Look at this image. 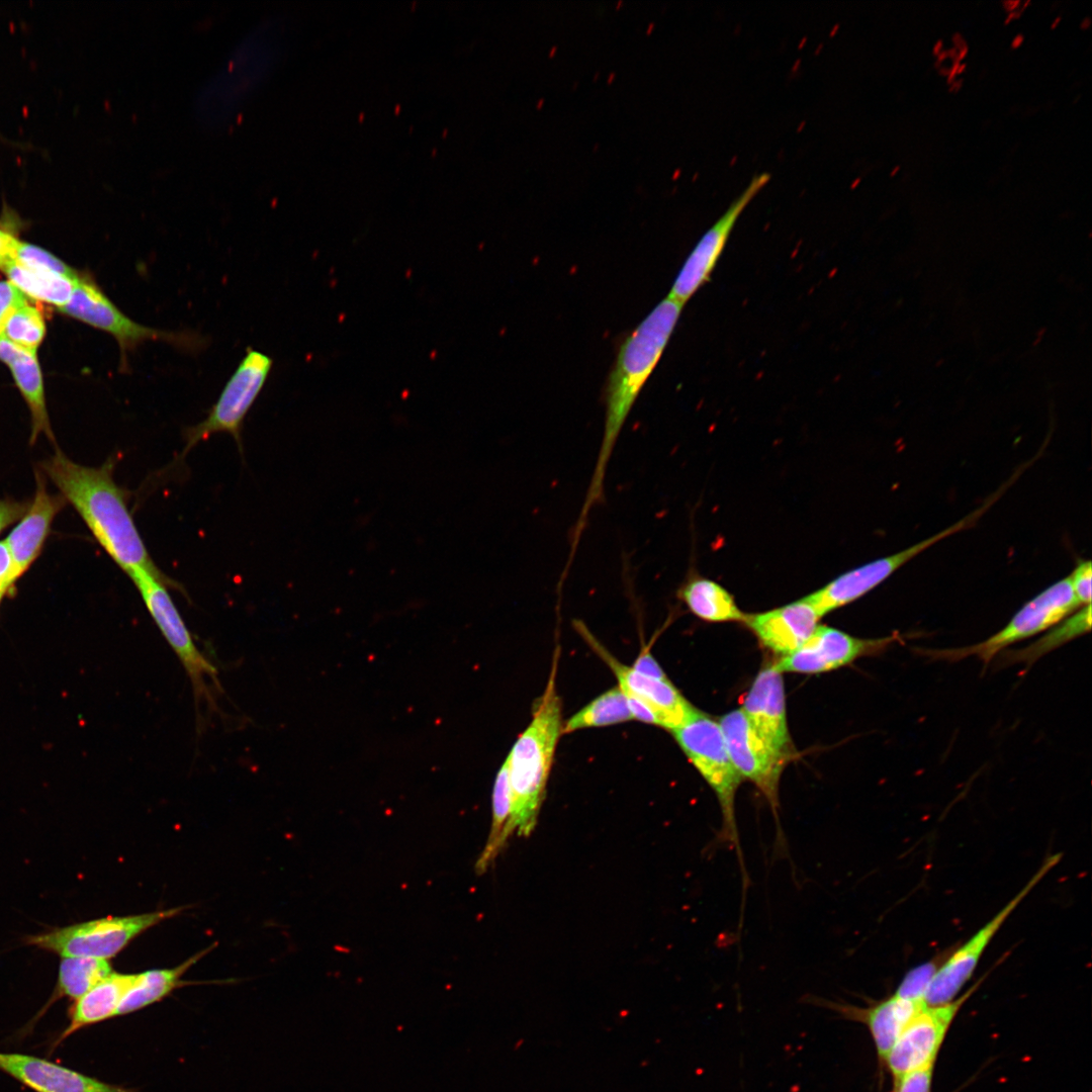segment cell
<instances>
[{"label": "cell", "instance_id": "obj_1", "mask_svg": "<svg viewBox=\"0 0 1092 1092\" xmlns=\"http://www.w3.org/2000/svg\"><path fill=\"white\" fill-rule=\"evenodd\" d=\"M116 462L117 457L112 455L99 467L84 466L58 449L40 466L129 578L140 572L167 577L153 561L133 521L128 508L130 491L114 480Z\"/></svg>", "mask_w": 1092, "mask_h": 1092}, {"label": "cell", "instance_id": "obj_2", "mask_svg": "<svg viewBox=\"0 0 1092 1092\" xmlns=\"http://www.w3.org/2000/svg\"><path fill=\"white\" fill-rule=\"evenodd\" d=\"M684 304L667 296L622 343L606 388L603 439L573 536L579 538L594 506L604 499L610 457L641 389L656 367L672 335Z\"/></svg>", "mask_w": 1092, "mask_h": 1092}, {"label": "cell", "instance_id": "obj_3", "mask_svg": "<svg viewBox=\"0 0 1092 1092\" xmlns=\"http://www.w3.org/2000/svg\"><path fill=\"white\" fill-rule=\"evenodd\" d=\"M533 716L506 759L511 790L510 833L528 836L534 830L556 745L562 730L561 701L556 692L557 655Z\"/></svg>", "mask_w": 1092, "mask_h": 1092}, {"label": "cell", "instance_id": "obj_4", "mask_svg": "<svg viewBox=\"0 0 1092 1092\" xmlns=\"http://www.w3.org/2000/svg\"><path fill=\"white\" fill-rule=\"evenodd\" d=\"M670 732L718 799L722 812V840L739 848L735 797L743 780L731 761L719 723L695 708Z\"/></svg>", "mask_w": 1092, "mask_h": 1092}, {"label": "cell", "instance_id": "obj_5", "mask_svg": "<svg viewBox=\"0 0 1092 1092\" xmlns=\"http://www.w3.org/2000/svg\"><path fill=\"white\" fill-rule=\"evenodd\" d=\"M150 616L163 637L176 653L191 682L196 708L204 703L209 709L215 707L211 686L219 692L217 669L196 646L185 625L168 587L184 593L183 587L171 577H161L140 572L131 578Z\"/></svg>", "mask_w": 1092, "mask_h": 1092}, {"label": "cell", "instance_id": "obj_6", "mask_svg": "<svg viewBox=\"0 0 1092 1092\" xmlns=\"http://www.w3.org/2000/svg\"><path fill=\"white\" fill-rule=\"evenodd\" d=\"M58 310L111 335L119 346L121 372L129 370L128 353L148 341L165 342L190 352L202 349L205 342L194 333L161 331L132 321L87 275L79 277L70 300Z\"/></svg>", "mask_w": 1092, "mask_h": 1092}, {"label": "cell", "instance_id": "obj_7", "mask_svg": "<svg viewBox=\"0 0 1092 1092\" xmlns=\"http://www.w3.org/2000/svg\"><path fill=\"white\" fill-rule=\"evenodd\" d=\"M1082 606L1073 593L1069 575L1039 593L1026 603L1008 624L977 644L958 648H915L919 655L934 660L956 662L968 656H977L985 665L1009 645L1029 638L1054 627Z\"/></svg>", "mask_w": 1092, "mask_h": 1092}, {"label": "cell", "instance_id": "obj_8", "mask_svg": "<svg viewBox=\"0 0 1092 1092\" xmlns=\"http://www.w3.org/2000/svg\"><path fill=\"white\" fill-rule=\"evenodd\" d=\"M183 908H172L131 916L104 917L76 923L24 937L28 945L60 954L62 958L108 960L148 928L177 915Z\"/></svg>", "mask_w": 1092, "mask_h": 1092}, {"label": "cell", "instance_id": "obj_9", "mask_svg": "<svg viewBox=\"0 0 1092 1092\" xmlns=\"http://www.w3.org/2000/svg\"><path fill=\"white\" fill-rule=\"evenodd\" d=\"M272 366L273 360L268 355L247 349L207 417L184 431L186 442L181 458L199 442L222 432L231 434L242 450L241 433L245 418L262 391Z\"/></svg>", "mask_w": 1092, "mask_h": 1092}, {"label": "cell", "instance_id": "obj_10", "mask_svg": "<svg viewBox=\"0 0 1092 1092\" xmlns=\"http://www.w3.org/2000/svg\"><path fill=\"white\" fill-rule=\"evenodd\" d=\"M1062 853L1049 855L1020 891L962 945L950 949L938 967L925 996L927 1005L947 1003L961 995L994 936L1039 884L1060 862Z\"/></svg>", "mask_w": 1092, "mask_h": 1092}, {"label": "cell", "instance_id": "obj_11", "mask_svg": "<svg viewBox=\"0 0 1092 1092\" xmlns=\"http://www.w3.org/2000/svg\"><path fill=\"white\" fill-rule=\"evenodd\" d=\"M994 503L995 498L991 497L982 507L935 535L902 551L876 559L842 573L822 588L805 597L806 600L814 607L820 617L856 601L925 549L948 536L972 527Z\"/></svg>", "mask_w": 1092, "mask_h": 1092}, {"label": "cell", "instance_id": "obj_12", "mask_svg": "<svg viewBox=\"0 0 1092 1092\" xmlns=\"http://www.w3.org/2000/svg\"><path fill=\"white\" fill-rule=\"evenodd\" d=\"M985 977L980 978L954 1000L937 1005L926 1004L911 1018L883 1065L888 1068L894 1080L916 1069L935 1064L954 1018Z\"/></svg>", "mask_w": 1092, "mask_h": 1092}, {"label": "cell", "instance_id": "obj_13", "mask_svg": "<svg viewBox=\"0 0 1092 1092\" xmlns=\"http://www.w3.org/2000/svg\"><path fill=\"white\" fill-rule=\"evenodd\" d=\"M718 723L735 769L742 780L752 782L776 810L779 782L788 757L760 736L741 709L726 713Z\"/></svg>", "mask_w": 1092, "mask_h": 1092}, {"label": "cell", "instance_id": "obj_14", "mask_svg": "<svg viewBox=\"0 0 1092 1092\" xmlns=\"http://www.w3.org/2000/svg\"><path fill=\"white\" fill-rule=\"evenodd\" d=\"M903 639L904 636L899 633L884 638L862 639L832 627L818 625L798 649L782 656L775 666L782 673H820L846 665L860 656L879 654Z\"/></svg>", "mask_w": 1092, "mask_h": 1092}, {"label": "cell", "instance_id": "obj_15", "mask_svg": "<svg viewBox=\"0 0 1092 1092\" xmlns=\"http://www.w3.org/2000/svg\"><path fill=\"white\" fill-rule=\"evenodd\" d=\"M769 179L767 173L752 177L740 195L702 236L681 266L667 296L685 304L709 281L738 217Z\"/></svg>", "mask_w": 1092, "mask_h": 1092}, {"label": "cell", "instance_id": "obj_16", "mask_svg": "<svg viewBox=\"0 0 1092 1092\" xmlns=\"http://www.w3.org/2000/svg\"><path fill=\"white\" fill-rule=\"evenodd\" d=\"M575 625L589 646L612 669L622 692L649 706L656 714L660 727L671 731L695 710L669 679L649 677L621 663L596 640L582 623Z\"/></svg>", "mask_w": 1092, "mask_h": 1092}, {"label": "cell", "instance_id": "obj_17", "mask_svg": "<svg viewBox=\"0 0 1092 1092\" xmlns=\"http://www.w3.org/2000/svg\"><path fill=\"white\" fill-rule=\"evenodd\" d=\"M0 1072L34 1092H139L25 1054L0 1052Z\"/></svg>", "mask_w": 1092, "mask_h": 1092}, {"label": "cell", "instance_id": "obj_18", "mask_svg": "<svg viewBox=\"0 0 1092 1092\" xmlns=\"http://www.w3.org/2000/svg\"><path fill=\"white\" fill-rule=\"evenodd\" d=\"M741 710L754 729L776 750L787 757L792 755L784 679L775 664L759 670L744 698Z\"/></svg>", "mask_w": 1092, "mask_h": 1092}, {"label": "cell", "instance_id": "obj_19", "mask_svg": "<svg viewBox=\"0 0 1092 1092\" xmlns=\"http://www.w3.org/2000/svg\"><path fill=\"white\" fill-rule=\"evenodd\" d=\"M814 1002L835 1011L845 1019L864 1024L872 1035L882 1066L907 1023L926 1005L925 1001L905 999L896 994L866 1007L817 998Z\"/></svg>", "mask_w": 1092, "mask_h": 1092}, {"label": "cell", "instance_id": "obj_20", "mask_svg": "<svg viewBox=\"0 0 1092 1092\" xmlns=\"http://www.w3.org/2000/svg\"><path fill=\"white\" fill-rule=\"evenodd\" d=\"M820 615L806 600L746 615L744 623L761 644L782 656L798 649L816 630Z\"/></svg>", "mask_w": 1092, "mask_h": 1092}, {"label": "cell", "instance_id": "obj_21", "mask_svg": "<svg viewBox=\"0 0 1092 1092\" xmlns=\"http://www.w3.org/2000/svg\"><path fill=\"white\" fill-rule=\"evenodd\" d=\"M35 480L36 488L32 503L4 540L20 575L40 554L54 518L67 503L61 494L54 495L48 492L40 471H36Z\"/></svg>", "mask_w": 1092, "mask_h": 1092}, {"label": "cell", "instance_id": "obj_22", "mask_svg": "<svg viewBox=\"0 0 1092 1092\" xmlns=\"http://www.w3.org/2000/svg\"><path fill=\"white\" fill-rule=\"evenodd\" d=\"M0 361L9 368L28 406L31 417L30 444L32 445L40 434L55 442L37 354L21 349L1 336Z\"/></svg>", "mask_w": 1092, "mask_h": 1092}, {"label": "cell", "instance_id": "obj_23", "mask_svg": "<svg viewBox=\"0 0 1092 1092\" xmlns=\"http://www.w3.org/2000/svg\"><path fill=\"white\" fill-rule=\"evenodd\" d=\"M136 974L110 973L69 1008V1023L52 1042V1050L77 1031L116 1016L118 1006Z\"/></svg>", "mask_w": 1092, "mask_h": 1092}, {"label": "cell", "instance_id": "obj_24", "mask_svg": "<svg viewBox=\"0 0 1092 1092\" xmlns=\"http://www.w3.org/2000/svg\"><path fill=\"white\" fill-rule=\"evenodd\" d=\"M677 596L691 613L707 622H743L746 616L726 588L697 573L687 578Z\"/></svg>", "mask_w": 1092, "mask_h": 1092}, {"label": "cell", "instance_id": "obj_25", "mask_svg": "<svg viewBox=\"0 0 1092 1092\" xmlns=\"http://www.w3.org/2000/svg\"><path fill=\"white\" fill-rule=\"evenodd\" d=\"M0 271L27 298L46 302L58 309L68 303L75 284L80 277L72 279L58 273L23 265L13 259L9 260Z\"/></svg>", "mask_w": 1092, "mask_h": 1092}, {"label": "cell", "instance_id": "obj_26", "mask_svg": "<svg viewBox=\"0 0 1092 1092\" xmlns=\"http://www.w3.org/2000/svg\"><path fill=\"white\" fill-rule=\"evenodd\" d=\"M209 949L194 954L175 968L136 974L133 984L120 1001L116 1016L130 1014L163 1000L180 985L185 984L181 981L182 976Z\"/></svg>", "mask_w": 1092, "mask_h": 1092}, {"label": "cell", "instance_id": "obj_27", "mask_svg": "<svg viewBox=\"0 0 1092 1092\" xmlns=\"http://www.w3.org/2000/svg\"><path fill=\"white\" fill-rule=\"evenodd\" d=\"M112 972L111 965L104 959L63 958L59 967L57 984L51 997L25 1028L31 1029L33 1024L60 999L69 998L73 1001L78 999Z\"/></svg>", "mask_w": 1092, "mask_h": 1092}, {"label": "cell", "instance_id": "obj_28", "mask_svg": "<svg viewBox=\"0 0 1092 1092\" xmlns=\"http://www.w3.org/2000/svg\"><path fill=\"white\" fill-rule=\"evenodd\" d=\"M1091 630V604L1082 606L1062 620L1043 637L1022 649L1004 651L998 660L1001 666L1017 662L1033 664L1045 653Z\"/></svg>", "mask_w": 1092, "mask_h": 1092}, {"label": "cell", "instance_id": "obj_29", "mask_svg": "<svg viewBox=\"0 0 1092 1092\" xmlns=\"http://www.w3.org/2000/svg\"><path fill=\"white\" fill-rule=\"evenodd\" d=\"M633 720L626 696L617 686L603 693L562 724L561 734Z\"/></svg>", "mask_w": 1092, "mask_h": 1092}, {"label": "cell", "instance_id": "obj_30", "mask_svg": "<svg viewBox=\"0 0 1092 1092\" xmlns=\"http://www.w3.org/2000/svg\"><path fill=\"white\" fill-rule=\"evenodd\" d=\"M512 812L511 790L508 766L505 761L500 766L492 790V823L485 844L476 862L477 872L483 873L493 862L511 833L509 830Z\"/></svg>", "mask_w": 1092, "mask_h": 1092}, {"label": "cell", "instance_id": "obj_31", "mask_svg": "<svg viewBox=\"0 0 1092 1092\" xmlns=\"http://www.w3.org/2000/svg\"><path fill=\"white\" fill-rule=\"evenodd\" d=\"M46 333L47 326L42 313L27 300L8 316L2 337L23 350L37 354Z\"/></svg>", "mask_w": 1092, "mask_h": 1092}, {"label": "cell", "instance_id": "obj_32", "mask_svg": "<svg viewBox=\"0 0 1092 1092\" xmlns=\"http://www.w3.org/2000/svg\"><path fill=\"white\" fill-rule=\"evenodd\" d=\"M12 259L23 265L58 273L72 279H77L80 276L75 269L49 251L21 241L17 237L13 244Z\"/></svg>", "mask_w": 1092, "mask_h": 1092}, {"label": "cell", "instance_id": "obj_33", "mask_svg": "<svg viewBox=\"0 0 1092 1092\" xmlns=\"http://www.w3.org/2000/svg\"><path fill=\"white\" fill-rule=\"evenodd\" d=\"M949 950H947L946 954H939L931 961L920 964L909 970L901 980L894 994L905 999L925 1001V996L931 981Z\"/></svg>", "mask_w": 1092, "mask_h": 1092}, {"label": "cell", "instance_id": "obj_34", "mask_svg": "<svg viewBox=\"0 0 1092 1092\" xmlns=\"http://www.w3.org/2000/svg\"><path fill=\"white\" fill-rule=\"evenodd\" d=\"M934 1065H927L895 1079L893 1092H931Z\"/></svg>", "mask_w": 1092, "mask_h": 1092}, {"label": "cell", "instance_id": "obj_35", "mask_svg": "<svg viewBox=\"0 0 1092 1092\" xmlns=\"http://www.w3.org/2000/svg\"><path fill=\"white\" fill-rule=\"evenodd\" d=\"M1091 577L1090 560L1080 561L1069 575L1073 593L1081 606L1091 604Z\"/></svg>", "mask_w": 1092, "mask_h": 1092}, {"label": "cell", "instance_id": "obj_36", "mask_svg": "<svg viewBox=\"0 0 1092 1092\" xmlns=\"http://www.w3.org/2000/svg\"><path fill=\"white\" fill-rule=\"evenodd\" d=\"M28 298L8 280L0 281V337L11 312Z\"/></svg>", "mask_w": 1092, "mask_h": 1092}, {"label": "cell", "instance_id": "obj_37", "mask_svg": "<svg viewBox=\"0 0 1092 1092\" xmlns=\"http://www.w3.org/2000/svg\"><path fill=\"white\" fill-rule=\"evenodd\" d=\"M20 576L5 541L0 542V589L9 594Z\"/></svg>", "mask_w": 1092, "mask_h": 1092}, {"label": "cell", "instance_id": "obj_38", "mask_svg": "<svg viewBox=\"0 0 1092 1092\" xmlns=\"http://www.w3.org/2000/svg\"><path fill=\"white\" fill-rule=\"evenodd\" d=\"M29 505L27 502L0 498V533L8 526L19 521L29 508Z\"/></svg>", "mask_w": 1092, "mask_h": 1092}, {"label": "cell", "instance_id": "obj_39", "mask_svg": "<svg viewBox=\"0 0 1092 1092\" xmlns=\"http://www.w3.org/2000/svg\"><path fill=\"white\" fill-rule=\"evenodd\" d=\"M631 667L634 668L635 670H637L638 672H640V673H642V674H644L646 676H649V677H653V678H657V679H661V680H668L669 679L667 677V675L665 674V672L663 671V669L659 666L657 661L647 651L641 653L636 658V660L634 661V663H633V665Z\"/></svg>", "mask_w": 1092, "mask_h": 1092}, {"label": "cell", "instance_id": "obj_40", "mask_svg": "<svg viewBox=\"0 0 1092 1092\" xmlns=\"http://www.w3.org/2000/svg\"><path fill=\"white\" fill-rule=\"evenodd\" d=\"M16 237L0 228V269L12 259L13 244Z\"/></svg>", "mask_w": 1092, "mask_h": 1092}, {"label": "cell", "instance_id": "obj_41", "mask_svg": "<svg viewBox=\"0 0 1092 1092\" xmlns=\"http://www.w3.org/2000/svg\"><path fill=\"white\" fill-rule=\"evenodd\" d=\"M1004 5L1006 6V9L1013 10V9L1017 8L1018 5H1020V2L1019 1H1008V2H1005Z\"/></svg>", "mask_w": 1092, "mask_h": 1092}, {"label": "cell", "instance_id": "obj_42", "mask_svg": "<svg viewBox=\"0 0 1092 1092\" xmlns=\"http://www.w3.org/2000/svg\"><path fill=\"white\" fill-rule=\"evenodd\" d=\"M1022 41H1023V36L1021 34H1018V35H1016L1014 37L1011 46H1012V48H1017L1022 43Z\"/></svg>", "mask_w": 1092, "mask_h": 1092}, {"label": "cell", "instance_id": "obj_43", "mask_svg": "<svg viewBox=\"0 0 1092 1092\" xmlns=\"http://www.w3.org/2000/svg\"><path fill=\"white\" fill-rule=\"evenodd\" d=\"M942 42L939 40L934 47V54L938 55L941 51Z\"/></svg>", "mask_w": 1092, "mask_h": 1092}, {"label": "cell", "instance_id": "obj_44", "mask_svg": "<svg viewBox=\"0 0 1092 1092\" xmlns=\"http://www.w3.org/2000/svg\"><path fill=\"white\" fill-rule=\"evenodd\" d=\"M945 56H946V52H942L941 54H938V61L944 60Z\"/></svg>", "mask_w": 1092, "mask_h": 1092}, {"label": "cell", "instance_id": "obj_45", "mask_svg": "<svg viewBox=\"0 0 1092 1092\" xmlns=\"http://www.w3.org/2000/svg\"><path fill=\"white\" fill-rule=\"evenodd\" d=\"M7 595H8V594H7L6 592H4V590H1V589H0V604H1L2 600H3V598H4L5 596H7Z\"/></svg>", "mask_w": 1092, "mask_h": 1092}, {"label": "cell", "instance_id": "obj_46", "mask_svg": "<svg viewBox=\"0 0 1092 1092\" xmlns=\"http://www.w3.org/2000/svg\"><path fill=\"white\" fill-rule=\"evenodd\" d=\"M1059 21H1061V17H1057V18H1056V20H1055V21L1053 22V25H1052V27H1053V28H1054V27H1056Z\"/></svg>", "mask_w": 1092, "mask_h": 1092}]
</instances>
